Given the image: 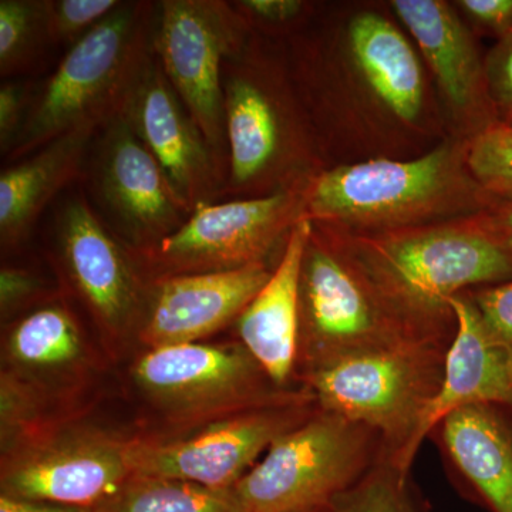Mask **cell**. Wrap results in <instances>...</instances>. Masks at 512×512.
<instances>
[{
	"instance_id": "obj_32",
	"label": "cell",
	"mask_w": 512,
	"mask_h": 512,
	"mask_svg": "<svg viewBox=\"0 0 512 512\" xmlns=\"http://www.w3.org/2000/svg\"><path fill=\"white\" fill-rule=\"evenodd\" d=\"M33 87L6 82L0 86V153L8 157L28 117Z\"/></svg>"
},
{
	"instance_id": "obj_2",
	"label": "cell",
	"mask_w": 512,
	"mask_h": 512,
	"mask_svg": "<svg viewBox=\"0 0 512 512\" xmlns=\"http://www.w3.org/2000/svg\"><path fill=\"white\" fill-rule=\"evenodd\" d=\"M468 138L413 160L387 158L322 168L305 188V215L350 234L473 217L494 198L467 167Z\"/></svg>"
},
{
	"instance_id": "obj_24",
	"label": "cell",
	"mask_w": 512,
	"mask_h": 512,
	"mask_svg": "<svg viewBox=\"0 0 512 512\" xmlns=\"http://www.w3.org/2000/svg\"><path fill=\"white\" fill-rule=\"evenodd\" d=\"M96 512H244L231 490L131 476Z\"/></svg>"
},
{
	"instance_id": "obj_1",
	"label": "cell",
	"mask_w": 512,
	"mask_h": 512,
	"mask_svg": "<svg viewBox=\"0 0 512 512\" xmlns=\"http://www.w3.org/2000/svg\"><path fill=\"white\" fill-rule=\"evenodd\" d=\"M299 305L298 384L352 357L420 343H451L457 328L427 322L404 309L377 284L336 229L313 221L303 255Z\"/></svg>"
},
{
	"instance_id": "obj_23",
	"label": "cell",
	"mask_w": 512,
	"mask_h": 512,
	"mask_svg": "<svg viewBox=\"0 0 512 512\" xmlns=\"http://www.w3.org/2000/svg\"><path fill=\"white\" fill-rule=\"evenodd\" d=\"M82 329L66 305L37 306L9 329L5 339L8 369L39 384L40 376L73 372L86 359Z\"/></svg>"
},
{
	"instance_id": "obj_20",
	"label": "cell",
	"mask_w": 512,
	"mask_h": 512,
	"mask_svg": "<svg viewBox=\"0 0 512 512\" xmlns=\"http://www.w3.org/2000/svg\"><path fill=\"white\" fill-rule=\"evenodd\" d=\"M456 333L448 348L443 386L424 421L423 437L446 414L468 404L512 409V348L484 328L466 293L450 301Z\"/></svg>"
},
{
	"instance_id": "obj_36",
	"label": "cell",
	"mask_w": 512,
	"mask_h": 512,
	"mask_svg": "<svg viewBox=\"0 0 512 512\" xmlns=\"http://www.w3.org/2000/svg\"><path fill=\"white\" fill-rule=\"evenodd\" d=\"M0 512H96V510L0 494Z\"/></svg>"
},
{
	"instance_id": "obj_34",
	"label": "cell",
	"mask_w": 512,
	"mask_h": 512,
	"mask_svg": "<svg viewBox=\"0 0 512 512\" xmlns=\"http://www.w3.org/2000/svg\"><path fill=\"white\" fill-rule=\"evenodd\" d=\"M457 5L468 18L498 39L512 32V0H460Z\"/></svg>"
},
{
	"instance_id": "obj_6",
	"label": "cell",
	"mask_w": 512,
	"mask_h": 512,
	"mask_svg": "<svg viewBox=\"0 0 512 512\" xmlns=\"http://www.w3.org/2000/svg\"><path fill=\"white\" fill-rule=\"evenodd\" d=\"M451 343L367 353L303 377L319 409L375 431L383 456L410 471L427 413L443 386Z\"/></svg>"
},
{
	"instance_id": "obj_26",
	"label": "cell",
	"mask_w": 512,
	"mask_h": 512,
	"mask_svg": "<svg viewBox=\"0 0 512 512\" xmlns=\"http://www.w3.org/2000/svg\"><path fill=\"white\" fill-rule=\"evenodd\" d=\"M333 512H426L410 483V471L382 457L362 480L330 503Z\"/></svg>"
},
{
	"instance_id": "obj_31",
	"label": "cell",
	"mask_w": 512,
	"mask_h": 512,
	"mask_svg": "<svg viewBox=\"0 0 512 512\" xmlns=\"http://www.w3.org/2000/svg\"><path fill=\"white\" fill-rule=\"evenodd\" d=\"M485 63L488 92L501 121L512 119V32L498 39Z\"/></svg>"
},
{
	"instance_id": "obj_5",
	"label": "cell",
	"mask_w": 512,
	"mask_h": 512,
	"mask_svg": "<svg viewBox=\"0 0 512 512\" xmlns=\"http://www.w3.org/2000/svg\"><path fill=\"white\" fill-rule=\"evenodd\" d=\"M336 231L394 301L436 325L456 328L454 296L512 281V255L477 215L390 231Z\"/></svg>"
},
{
	"instance_id": "obj_10",
	"label": "cell",
	"mask_w": 512,
	"mask_h": 512,
	"mask_svg": "<svg viewBox=\"0 0 512 512\" xmlns=\"http://www.w3.org/2000/svg\"><path fill=\"white\" fill-rule=\"evenodd\" d=\"M137 389L185 429L291 396L272 382L241 342L148 349L133 367Z\"/></svg>"
},
{
	"instance_id": "obj_37",
	"label": "cell",
	"mask_w": 512,
	"mask_h": 512,
	"mask_svg": "<svg viewBox=\"0 0 512 512\" xmlns=\"http://www.w3.org/2000/svg\"><path fill=\"white\" fill-rule=\"evenodd\" d=\"M301 512H333L330 505H322V507L311 508V510H305Z\"/></svg>"
},
{
	"instance_id": "obj_29",
	"label": "cell",
	"mask_w": 512,
	"mask_h": 512,
	"mask_svg": "<svg viewBox=\"0 0 512 512\" xmlns=\"http://www.w3.org/2000/svg\"><path fill=\"white\" fill-rule=\"evenodd\" d=\"M464 293L476 308L484 328L512 348V281Z\"/></svg>"
},
{
	"instance_id": "obj_8",
	"label": "cell",
	"mask_w": 512,
	"mask_h": 512,
	"mask_svg": "<svg viewBox=\"0 0 512 512\" xmlns=\"http://www.w3.org/2000/svg\"><path fill=\"white\" fill-rule=\"evenodd\" d=\"M306 185L266 197L200 205L158 244L126 247L147 281L268 264L269 255L278 245L284 247L305 215Z\"/></svg>"
},
{
	"instance_id": "obj_19",
	"label": "cell",
	"mask_w": 512,
	"mask_h": 512,
	"mask_svg": "<svg viewBox=\"0 0 512 512\" xmlns=\"http://www.w3.org/2000/svg\"><path fill=\"white\" fill-rule=\"evenodd\" d=\"M312 221L296 222L279 255L278 264L264 288L239 316V342L282 389L299 386V322H301V271Z\"/></svg>"
},
{
	"instance_id": "obj_30",
	"label": "cell",
	"mask_w": 512,
	"mask_h": 512,
	"mask_svg": "<svg viewBox=\"0 0 512 512\" xmlns=\"http://www.w3.org/2000/svg\"><path fill=\"white\" fill-rule=\"evenodd\" d=\"M232 6L252 32L256 28H288L299 22L309 9V3L302 0H238L232 2Z\"/></svg>"
},
{
	"instance_id": "obj_14",
	"label": "cell",
	"mask_w": 512,
	"mask_h": 512,
	"mask_svg": "<svg viewBox=\"0 0 512 512\" xmlns=\"http://www.w3.org/2000/svg\"><path fill=\"white\" fill-rule=\"evenodd\" d=\"M53 224L64 272L100 329L114 339L137 333L150 281L126 244L79 195L60 205Z\"/></svg>"
},
{
	"instance_id": "obj_33",
	"label": "cell",
	"mask_w": 512,
	"mask_h": 512,
	"mask_svg": "<svg viewBox=\"0 0 512 512\" xmlns=\"http://www.w3.org/2000/svg\"><path fill=\"white\" fill-rule=\"evenodd\" d=\"M45 288L42 281L26 269L3 266L0 271V312L2 318L42 299Z\"/></svg>"
},
{
	"instance_id": "obj_38",
	"label": "cell",
	"mask_w": 512,
	"mask_h": 512,
	"mask_svg": "<svg viewBox=\"0 0 512 512\" xmlns=\"http://www.w3.org/2000/svg\"><path fill=\"white\" fill-rule=\"evenodd\" d=\"M501 121V120H500ZM505 123H512V119L510 120H505Z\"/></svg>"
},
{
	"instance_id": "obj_25",
	"label": "cell",
	"mask_w": 512,
	"mask_h": 512,
	"mask_svg": "<svg viewBox=\"0 0 512 512\" xmlns=\"http://www.w3.org/2000/svg\"><path fill=\"white\" fill-rule=\"evenodd\" d=\"M52 45L47 26L46 0L0 2V74L13 77L26 72Z\"/></svg>"
},
{
	"instance_id": "obj_11",
	"label": "cell",
	"mask_w": 512,
	"mask_h": 512,
	"mask_svg": "<svg viewBox=\"0 0 512 512\" xmlns=\"http://www.w3.org/2000/svg\"><path fill=\"white\" fill-rule=\"evenodd\" d=\"M252 35L244 18L224 0L157 2L153 53L192 119L201 128L227 180L225 62Z\"/></svg>"
},
{
	"instance_id": "obj_13",
	"label": "cell",
	"mask_w": 512,
	"mask_h": 512,
	"mask_svg": "<svg viewBox=\"0 0 512 512\" xmlns=\"http://www.w3.org/2000/svg\"><path fill=\"white\" fill-rule=\"evenodd\" d=\"M90 154L100 217L128 248L156 245L190 217L163 168L123 116L100 128Z\"/></svg>"
},
{
	"instance_id": "obj_17",
	"label": "cell",
	"mask_w": 512,
	"mask_h": 512,
	"mask_svg": "<svg viewBox=\"0 0 512 512\" xmlns=\"http://www.w3.org/2000/svg\"><path fill=\"white\" fill-rule=\"evenodd\" d=\"M392 8L416 40L454 116L470 128V136L500 121L488 92L485 63L453 6L443 0H394Z\"/></svg>"
},
{
	"instance_id": "obj_21",
	"label": "cell",
	"mask_w": 512,
	"mask_h": 512,
	"mask_svg": "<svg viewBox=\"0 0 512 512\" xmlns=\"http://www.w3.org/2000/svg\"><path fill=\"white\" fill-rule=\"evenodd\" d=\"M99 131L67 134L0 174V244L16 249L29 237L40 214L82 173Z\"/></svg>"
},
{
	"instance_id": "obj_27",
	"label": "cell",
	"mask_w": 512,
	"mask_h": 512,
	"mask_svg": "<svg viewBox=\"0 0 512 512\" xmlns=\"http://www.w3.org/2000/svg\"><path fill=\"white\" fill-rule=\"evenodd\" d=\"M467 167L494 200H512V123L497 121L468 138Z\"/></svg>"
},
{
	"instance_id": "obj_28",
	"label": "cell",
	"mask_w": 512,
	"mask_h": 512,
	"mask_svg": "<svg viewBox=\"0 0 512 512\" xmlns=\"http://www.w3.org/2000/svg\"><path fill=\"white\" fill-rule=\"evenodd\" d=\"M119 0H46L52 45L74 46L120 6Z\"/></svg>"
},
{
	"instance_id": "obj_22",
	"label": "cell",
	"mask_w": 512,
	"mask_h": 512,
	"mask_svg": "<svg viewBox=\"0 0 512 512\" xmlns=\"http://www.w3.org/2000/svg\"><path fill=\"white\" fill-rule=\"evenodd\" d=\"M346 40L380 106L403 123H417L424 109L423 69L402 30L379 13L360 12L350 20Z\"/></svg>"
},
{
	"instance_id": "obj_9",
	"label": "cell",
	"mask_w": 512,
	"mask_h": 512,
	"mask_svg": "<svg viewBox=\"0 0 512 512\" xmlns=\"http://www.w3.org/2000/svg\"><path fill=\"white\" fill-rule=\"evenodd\" d=\"M316 409L311 390L299 386L278 402L228 414L173 436L131 439L133 474L231 490L279 437Z\"/></svg>"
},
{
	"instance_id": "obj_35",
	"label": "cell",
	"mask_w": 512,
	"mask_h": 512,
	"mask_svg": "<svg viewBox=\"0 0 512 512\" xmlns=\"http://www.w3.org/2000/svg\"><path fill=\"white\" fill-rule=\"evenodd\" d=\"M481 227L512 255V200H494L477 214Z\"/></svg>"
},
{
	"instance_id": "obj_15",
	"label": "cell",
	"mask_w": 512,
	"mask_h": 512,
	"mask_svg": "<svg viewBox=\"0 0 512 512\" xmlns=\"http://www.w3.org/2000/svg\"><path fill=\"white\" fill-rule=\"evenodd\" d=\"M121 116L163 168L190 215L220 200L225 173L154 53Z\"/></svg>"
},
{
	"instance_id": "obj_16",
	"label": "cell",
	"mask_w": 512,
	"mask_h": 512,
	"mask_svg": "<svg viewBox=\"0 0 512 512\" xmlns=\"http://www.w3.org/2000/svg\"><path fill=\"white\" fill-rule=\"evenodd\" d=\"M269 264L150 281L138 339L148 349L201 342L237 322L271 278Z\"/></svg>"
},
{
	"instance_id": "obj_3",
	"label": "cell",
	"mask_w": 512,
	"mask_h": 512,
	"mask_svg": "<svg viewBox=\"0 0 512 512\" xmlns=\"http://www.w3.org/2000/svg\"><path fill=\"white\" fill-rule=\"evenodd\" d=\"M228 171L220 200L266 197L319 173L315 133L284 67L254 32L222 76Z\"/></svg>"
},
{
	"instance_id": "obj_7",
	"label": "cell",
	"mask_w": 512,
	"mask_h": 512,
	"mask_svg": "<svg viewBox=\"0 0 512 512\" xmlns=\"http://www.w3.org/2000/svg\"><path fill=\"white\" fill-rule=\"evenodd\" d=\"M375 431L316 409L279 437L232 487L244 512H301L330 505L382 457Z\"/></svg>"
},
{
	"instance_id": "obj_4",
	"label": "cell",
	"mask_w": 512,
	"mask_h": 512,
	"mask_svg": "<svg viewBox=\"0 0 512 512\" xmlns=\"http://www.w3.org/2000/svg\"><path fill=\"white\" fill-rule=\"evenodd\" d=\"M157 2H121L119 8L70 47L52 76L32 93L25 126L8 164L76 131L109 124L126 109L153 57Z\"/></svg>"
},
{
	"instance_id": "obj_18",
	"label": "cell",
	"mask_w": 512,
	"mask_h": 512,
	"mask_svg": "<svg viewBox=\"0 0 512 512\" xmlns=\"http://www.w3.org/2000/svg\"><path fill=\"white\" fill-rule=\"evenodd\" d=\"M448 477L471 503L512 512V409L468 404L446 414L430 431Z\"/></svg>"
},
{
	"instance_id": "obj_12",
	"label": "cell",
	"mask_w": 512,
	"mask_h": 512,
	"mask_svg": "<svg viewBox=\"0 0 512 512\" xmlns=\"http://www.w3.org/2000/svg\"><path fill=\"white\" fill-rule=\"evenodd\" d=\"M131 476V439L46 427L2 454L0 494L96 510Z\"/></svg>"
}]
</instances>
